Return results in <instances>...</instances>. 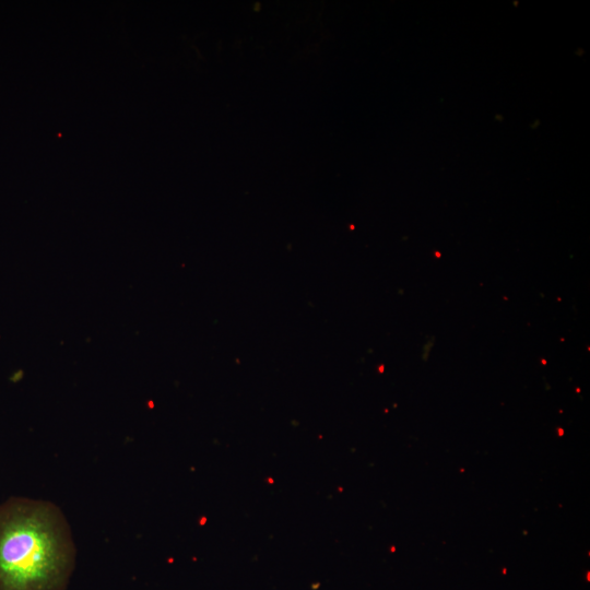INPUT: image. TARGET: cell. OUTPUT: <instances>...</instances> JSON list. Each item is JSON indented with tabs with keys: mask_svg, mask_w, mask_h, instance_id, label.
<instances>
[{
	"mask_svg": "<svg viewBox=\"0 0 590 590\" xmlns=\"http://www.w3.org/2000/svg\"><path fill=\"white\" fill-rule=\"evenodd\" d=\"M75 547L61 510L13 496L0 504V590H66Z\"/></svg>",
	"mask_w": 590,
	"mask_h": 590,
	"instance_id": "cell-1",
	"label": "cell"
}]
</instances>
